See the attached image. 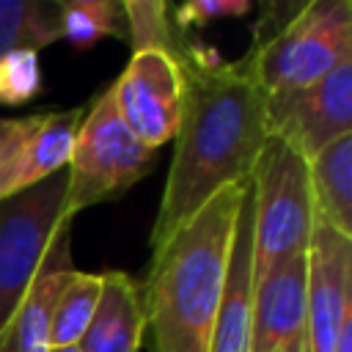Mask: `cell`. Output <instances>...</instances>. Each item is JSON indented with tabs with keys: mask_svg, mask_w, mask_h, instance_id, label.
Listing matches in <instances>:
<instances>
[{
	"mask_svg": "<svg viewBox=\"0 0 352 352\" xmlns=\"http://www.w3.org/2000/svg\"><path fill=\"white\" fill-rule=\"evenodd\" d=\"M154 157L157 148L140 143L121 121L113 88L107 85L91 104H85L74 138L72 160L66 165V214L74 217L94 204L118 198L148 173Z\"/></svg>",
	"mask_w": 352,
	"mask_h": 352,
	"instance_id": "5b68a950",
	"label": "cell"
},
{
	"mask_svg": "<svg viewBox=\"0 0 352 352\" xmlns=\"http://www.w3.org/2000/svg\"><path fill=\"white\" fill-rule=\"evenodd\" d=\"M352 316V239L314 223L305 280V346L336 352L341 327Z\"/></svg>",
	"mask_w": 352,
	"mask_h": 352,
	"instance_id": "9c48e42d",
	"label": "cell"
},
{
	"mask_svg": "<svg viewBox=\"0 0 352 352\" xmlns=\"http://www.w3.org/2000/svg\"><path fill=\"white\" fill-rule=\"evenodd\" d=\"M82 116L85 107L28 116L25 129L14 140L0 170V201L60 173L69 165Z\"/></svg>",
	"mask_w": 352,
	"mask_h": 352,
	"instance_id": "8fae6325",
	"label": "cell"
},
{
	"mask_svg": "<svg viewBox=\"0 0 352 352\" xmlns=\"http://www.w3.org/2000/svg\"><path fill=\"white\" fill-rule=\"evenodd\" d=\"M63 204L66 168L0 201V333L33 286L55 236L74 220Z\"/></svg>",
	"mask_w": 352,
	"mask_h": 352,
	"instance_id": "8992f818",
	"label": "cell"
},
{
	"mask_svg": "<svg viewBox=\"0 0 352 352\" xmlns=\"http://www.w3.org/2000/svg\"><path fill=\"white\" fill-rule=\"evenodd\" d=\"M184 80L176 148L151 228V250L184 226L212 195L253 176L270 138L267 94L245 60L179 33L170 52Z\"/></svg>",
	"mask_w": 352,
	"mask_h": 352,
	"instance_id": "6da1fadb",
	"label": "cell"
},
{
	"mask_svg": "<svg viewBox=\"0 0 352 352\" xmlns=\"http://www.w3.org/2000/svg\"><path fill=\"white\" fill-rule=\"evenodd\" d=\"M253 190V280L283 258L308 253L314 204L308 162L270 135L250 176Z\"/></svg>",
	"mask_w": 352,
	"mask_h": 352,
	"instance_id": "277c9868",
	"label": "cell"
},
{
	"mask_svg": "<svg viewBox=\"0 0 352 352\" xmlns=\"http://www.w3.org/2000/svg\"><path fill=\"white\" fill-rule=\"evenodd\" d=\"M336 352H352V316H349V319H346V324L341 327V336H338Z\"/></svg>",
	"mask_w": 352,
	"mask_h": 352,
	"instance_id": "603a6c76",
	"label": "cell"
},
{
	"mask_svg": "<svg viewBox=\"0 0 352 352\" xmlns=\"http://www.w3.org/2000/svg\"><path fill=\"white\" fill-rule=\"evenodd\" d=\"M314 223L352 239V135L338 138L308 162Z\"/></svg>",
	"mask_w": 352,
	"mask_h": 352,
	"instance_id": "9a60e30c",
	"label": "cell"
},
{
	"mask_svg": "<svg viewBox=\"0 0 352 352\" xmlns=\"http://www.w3.org/2000/svg\"><path fill=\"white\" fill-rule=\"evenodd\" d=\"M250 302H253V190L250 182L242 190L226 292L212 324L206 352H250Z\"/></svg>",
	"mask_w": 352,
	"mask_h": 352,
	"instance_id": "7c38bea8",
	"label": "cell"
},
{
	"mask_svg": "<svg viewBox=\"0 0 352 352\" xmlns=\"http://www.w3.org/2000/svg\"><path fill=\"white\" fill-rule=\"evenodd\" d=\"M50 352H82L80 344H72V346H52Z\"/></svg>",
	"mask_w": 352,
	"mask_h": 352,
	"instance_id": "cb8c5ba5",
	"label": "cell"
},
{
	"mask_svg": "<svg viewBox=\"0 0 352 352\" xmlns=\"http://www.w3.org/2000/svg\"><path fill=\"white\" fill-rule=\"evenodd\" d=\"M270 135L283 138L305 162L352 135V58L286 102H267Z\"/></svg>",
	"mask_w": 352,
	"mask_h": 352,
	"instance_id": "ba28073f",
	"label": "cell"
},
{
	"mask_svg": "<svg viewBox=\"0 0 352 352\" xmlns=\"http://www.w3.org/2000/svg\"><path fill=\"white\" fill-rule=\"evenodd\" d=\"M63 22L60 38L74 50H91L96 41L113 36L126 41V14L118 0H60Z\"/></svg>",
	"mask_w": 352,
	"mask_h": 352,
	"instance_id": "ac0fdd59",
	"label": "cell"
},
{
	"mask_svg": "<svg viewBox=\"0 0 352 352\" xmlns=\"http://www.w3.org/2000/svg\"><path fill=\"white\" fill-rule=\"evenodd\" d=\"M110 88L121 121L140 143L160 148L176 135L184 104V80L168 52H132L126 69Z\"/></svg>",
	"mask_w": 352,
	"mask_h": 352,
	"instance_id": "52a82bcc",
	"label": "cell"
},
{
	"mask_svg": "<svg viewBox=\"0 0 352 352\" xmlns=\"http://www.w3.org/2000/svg\"><path fill=\"white\" fill-rule=\"evenodd\" d=\"M41 91V66L36 50H11L0 58V104L19 107Z\"/></svg>",
	"mask_w": 352,
	"mask_h": 352,
	"instance_id": "ffe728a7",
	"label": "cell"
},
{
	"mask_svg": "<svg viewBox=\"0 0 352 352\" xmlns=\"http://www.w3.org/2000/svg\"><path fill=\"white\" fill-rule=\"evenodd\" d=\"M60 0H0V58L11 50H44L60 38Z\"/></svg>",
	"mask_w": 352,
	"mask_h": 352,
	"instance_id": "2e32d148",
	"label": "cell"
},
{
	"mask_svg": "<svg viewBox=\"0 0 352 352\" xmlns=\"http://www.w3.org/2000/svg\"><path fill=\"white\" fill-rule=\"evenodd\" d=\"M305 280L308 253L283 258L253 280L250 352H308Z\"/></svg>",
	"mask_w": 352,
	"mask_h": 352,
	"instance_id": "30bf717a",
	"label": "cell"
},
{
	"mask_svg": "<svg viewBox=\"0 0 352 352\" xmlns=\"http://www.w3.org/2000/svg\"><path fill=\"white\" fill-rule=\"evenodd\" d=\"M245 184H231L212 195L151 250L140 302L146 327L154 336V352H206L226 292L234 223Z\"/></svg>",
	"mask_w": 352,
	"mask_h": 352,
	"instance_id": "7a4b0ae2",
	"label": "cell"
},
{
	"mask_svg": "<svg viewBox=\"0 0 352 352\" xmlns=\"http://www.w3.org/2000/svg\"><path fill=\"white\" fill-rule=\"evenodd\" d=\"M72 270L74 267H72V226H69L55 236L33 286L28 289L19 308L14 311L8 327L0 333V352H50L52 349L50 322H52L55 300Z\"/></svg>",
	"mask_w": 352,
	"mask_h": 352,
	"instance_id": "4fadbf2b",
	"label": "cell"
},
{
	"mask_svg": "<svg viewBox=\"0 0 352 352\" xmlns=\"http://www.w3.org/2000/svg\"><path fill=\"white\" fill-rule=\"evenodd\" d=\"M25 121H28V116H22V118H0V170H3V162H6L14 140L25 129Z\"/></svg>",
	"mask_w": 352,
	"mask_h": 352,
	"instance_id": "7402d4cb",
	"label": "cell"
},
{
	"mask_svg": "<svg viewBox=\"0 0 352 352\" xmlns=\"http://www.w3.org/2000/svg\"><path fill=\"white\" fill-rule=\"evenodd\" d=\"M102 289L88 330L80 338L82 352H138L146 330L140 283L126 272H102Z\"/></svg>",
	"mask_w": 352,
	"mask_h": 352,
	"instance_id": "5bb4252c",
	"label": "cell"
},
{
	"mask_svg": "<svg viewBox=\"0 0 352 352\" xmlns=\"http://www.w3.org/2000/svg\"><path fill=\"white\" fill-rule=\"evenodd\" d=\"M102 278L91 272L72 270L63 280V289L55 300L52 322H50V346H72L80 344L82 333L99 302Z\"/></svg>",
	"mask_w": 352,
	"mask_h": 352,
	"instance_id": "e0dca14e",
	"label": "cell"
},
{
	"mask_svg": "<svg viewBox=\"0 0 352 352\" xmlns=\"http://www.w3.org/2000/svg\"><path fill=\"white\" fill-rule=\"evenodd\" d=\"M126 14V41L132 52L140 50H160L173 52L179 30L170 22V6L162 0H124Z\"/></svg>",
	"mask_w": 352,
	"mask_h": 352,
	"instance_id": "d6986e66",
	"label": "cell"
},
{
	"mask_svg": "<svg viewBox=\"0 0 352 352\" xmlns=\"http://www.w3.org/2000/svg\"><path fill=\"white\" fill-rule=\"evenodd\" d=\"M253 8V0H190L170 11V22L179 33H190L192 28H204L212 19L245 16Z\"/></svg>",
	"mask_w": 352,
	"mask_h": 352,
	"instance_id": "44dd1931",
	"label": "cell"
},
{
	"mask_svg": "<svg viewBox=\"0 0 352 352\" xmlns=\"http://www.w3.org/2000/svg\"><path fill=\"white\" fill-rule=\"evenodd\" d=\"M352 58V3L308 0L272 38L242 55L267 102H286Z\"/></svg>",
	"mask_w": 352,
	"mask_h": 352,
	"instance_id": "3957f363",
	"label": "cell"
}]
</instances>
